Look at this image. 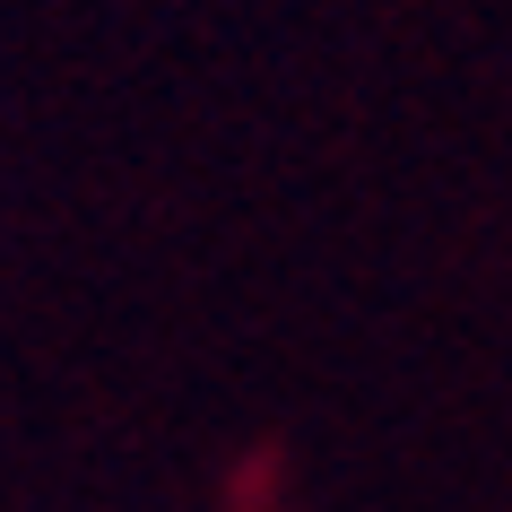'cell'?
I'll use <instances>...</instances> for the list:
<instances>
[]
</instances>
